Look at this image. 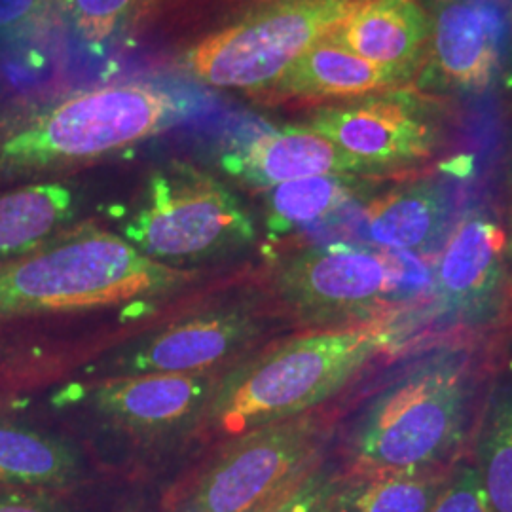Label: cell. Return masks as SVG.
Segmentation results:
<instances>
[{"label":"cell","instance_id":"obj_1","mask_svg":"<svg viewBox=\"0 0 512 512\" xmlns=\"http://www.w3.org/2000/svg\"><path fill=\"white\" fill-rule=\"evenodd\" d=\"M198 281V270L158 264L95 222H74L0 262V403L54 382L82 317L120 311L147 319Z\"/></svg>","mask_w":512,"mask_h":512},{"label":"cell","instance_id":"obj_2","mask_svg":"<svg viewBox=\"0 0 512 512\" xmlns=\"http://www.w3.org/2000/svg\"><path fill=\"white\" fill-rule=\"evenodd\" d=\"M393 319L300 330L249 353L220 374L200 429L224 439L323 408L391 348Z\"/></svg>","mask_w":512,"mask_h":512},{"label":"cell","instance_id":"obj_3","mask_svg":"<svg viewBox=\"0 0 512 512\" xmlns=\"http://www.w3.org/2000/svg\"><path fill=\"white\" fill-rule=\"evenodd\" d=\"M478 365L463 344L403 368L363 406L346 444L348 473L423 471L463 456L475 425Z\"/></svg>","mask_w":512,"mask_h":512},{"label":"cell","instance_id":"obj_4","mask_svg":"<svg viewBox=\"0 0 512 512\" xmlns=\"http://www.w3.org/2000/svg\"><path fill=\"white\" fill-rule=\"evenodd\" d=\"M175 99L148 84H112L0 112V190L59 181L160 135Z\"/></svg>","mask_w":512,"mask_h":512},{"label":"cell","instance_id":"obj_5","mask_svg":"<svg viewBox=\"0 0 512 512\" xmlns=\"http://www.w3.org/2000/svg\"><path fill=\"white\" fill-rule=\"evenodd\" d=\"M120 236L141 255L171 268L238 255L258 228L232 188L198 165L171 160L148 173Z\"/></svg>","mask_w":512,"mask_h":512},{"label":"cell","instance_id":"obj_6","mask_svg":"<svg viewBox=\"0 0 512 512\" xmlns=\"http://www.w3.org/2000/svg\"><path fill=\"white\" fill-rule=\"evenodd\" d=\"M401 256V255H399ZM401 260L355 245L304 247L275 260L266 298L298 330L359 327L395 317Z\"/></svg>","mask_w":512,"mask_h":512},{"label":"cell","instance_id":"obj_7","mask_svg":"<svg viewBox=\"0 0 512 512\" xmlns=\"http://www.w3.org/2000/svg\"><path fill=\"white\" fill-rule=\"evenodd\" d=\"M361 2L365 0H266L194 42L181 65L205 86L256 97Z\"/></svg>","mask_w":512,"mask_h":512},{"label":"cell","instance_id":"obj_8","mask_svg":"<svg viewBox=\"0 0 512 512\" xmlns=\"http://www.w3.org/2000/svg\"><path fill=\"white\" fill-rule=\"evenodd\" d=\"M332 435L325 406L236 435L190 480L175 512L260 511L327 458Z\"/></svg>","mask_w":512,"mask_h":512},{"label":"cell","instance_id":"obj_9","mask_svg":"<svg viewBox=\"0 0 512 512\" xmlns=\"http://www.w3.org/2000/svg\"><path fill=\"white\" fill-rule=\"evenodd\" d=\"M270 304L243 296L162 325L93 366L99 378L150 372H205L234 365L268 329Z\"/></svg>","mask_w":512,"mask_h":512},{"label":"cell","instance_id":"obj_10","mask_svg":"<svg viewBox=\"0 0 512 512\" xmlns=\"http://www.w3.org/2000/svg\"><path fill=\"white\" fill-rule=\"evenodd\" d=\"M224 370L99 378L84 387H63L55 403H86L112 431L139 442H158L200 425Z\"/></svg>","mask_w":512,"mask_h":512},{"label":"cell","instance_id":"obj_11","mask_svg":"<svg viewBox=\"0 0 512 512\" xmlns=\"http://www.w3.org/2000/svg\"><path fill=\"white\" fill-rule=\"evenodd\" d=\"M310 128L380 175L429 158L437 129L412 99L397 93L368 95L313 110Z\"/></svg>","mask_w":512,"mask_h":512},{"label":"cell","instance_id":"obj_12","mask_svg":"<svg viewBox=\"0 0 512 512\" xmlns=\"http://www.w3.org/2000/svg\"><path fill=\"white\" fill-rule=\"evenodd\" d=\"M507 232L486 215L458 222L435 266L442 311L465 325L501 321Z\"/></svg>","mask_w":512,"mask_h":512},{"label":"cell","instance_id":"obj_13","mask_svg":"<svg viewBox=\"0 0 512 512\" xmlns=\"http://www.w3.org/2000/svg\"><path fill=\"white\" fill-rule=\"evenodd\" d=\"M219 164L232 179L260 192L277 184L323 175L382 177L310 126L253 133L222 150Z\"/></svg>","mask_w":512,"mask_h":512},{"label":"cell","instance_id":"obj_14","mask_svg":"<svg viewBox=\"0 0 512 512\" xmlns=\"http://www.w3.org/2000/svg\"><path fill=\"white\" fill-rule=\"evenodd\" d=\"M414 73L412 69L372 63L327 35L300 55L266 92L253 99L264 105L351 101L393 92Z\"/></svg>","mask_w":512,"mask_h":512},{"label":"cell","instance_id":"obj_15","mask_svg":"<svg viewBox=\"0 0 512 512\" xmlns=\"http://www.w3.org/2000/svg\"><path fill=\"white\" fill-rule=\"evenodd\" d=\"M505 25L497 10L448 0L431 19V52L440 78L461 90H484L499 69Z\"/></svg>","mask_w":512,"mask_h":512},{"label":"cell","instance_id":"obj_16","mask_svg":"<svg viewBox=\"0 0 512 512\" xmlns=\"http://www.w3.org/2000/svg\"><path fill=\"white\" fill-rule=\"evenodd\" d=\"M84 476L78 446L0 403V486L61 494Z\"/></svg>","mask_w":512,"mask_h":512},{"label":"cell","instance_id":"obj_17","mask_svg":"<svg viewBox=\"0 0 512 512\" xmlns=\"http://www.w3.org/2000/svg\"><path fill=\"white\" fill-rule=\"evenodd\" d=\"M329 37L372 63L416 71L431 19L418 0H365Z\"/></svg>","mask_w":512,"mask_h":512},{"label":"cell","instance_id":"obj_18","mask_svg":"<svg viewBox=\"0 0 512 512\" xmlns=\"http://www.w3.org/2000/svg\"><path fill=\"white\" fill-rule=\"evenodd\" d=\"M363 219L372 243L389 251L414 253L442 238L448 202L435 183L403 184L368 203Z\"/></svg>","mask_w":512,"mask_h":512},{"label":"cell","instance_id":"obj_19","mask_svg":"<svg viewBox=\"0 0 512 512\" xmlns=\"http://www.w3.org/2000/svg\"><path fill=\"white\" fill-rule=\"evenodd\" d=\"M78 205L76 190L61 179L0 190V262L31 253L73 226Z\"/></svg>","mask_w":512,"mask_h":512},{"label":"cell","instance_id":"obj_20","mask_svg":"<svg viewBox=\"0 0 512 512\" xmlns=\"http://www.w3.org/2000/svg\"><path fill=\"white\" fill-rule=\"evenodd\" d=\"M473 458L490 512H512V372L494 376L473 425Z\"/></svg>","mask_w":512,"mask_h":512},{"label":"cell","instance_id":"obj_21","mask_svg":"<svg viewBox=\"0 0 512 512\" xmlns=\"http://www.w3.org/2000/svg\"><path fill=\"white\" fill-rule=\"evenodd\" d=\"M372 181L376 179L323 175L262 190L266 230L275 239L306 230L355 202Z\"/></svg>","mask_w":512,"mask_h":512},{"label":"cell","instance_id":"obj_22","mask_svg":"<svg viewBox=\"0 0 512 512\" xmlns=\"http://www.w3.org/2000/svg\"><path fill=\"white\" fill-rule=\"evenodd\" d=\"M452 467L423 471L348 473L334 495L332 512H431Z\"/></svg>","mask_w":512,"mask_h":512},{"label":"cell","instance_id":"obj_23","mask_svg":"<svg viewBox=\"0 0 512 512\" xmlns=\"http://www.w3.org/2000/svg\"><path fill=\"white\" fill-rule=\"evenodd\" d=\"M262 2L266 0H152L133 29L198 42Z\"/></svg>","mask_w":512,"mask_h":512},{"label":"cell","instance_id":"obj_24","mask_svg":"<svg viewBox=\"0 0 512 512\" xmlns=\"http://www.w3.org/2000/svg\"><path fill=\"white\" fill-rule=\"evenodd\" d=\"M55 8L90 44H103L129 31L152 0H52Z\"/></svg>","mask_w":512,"mask_h":512},{"label":"cell","instance_id":"obj_25","mask_svg":"<svg viewBox=\"0 0 512 512\" xmlns=\"http://www.w3.org/2000/svg\"><path fill=\"white\" fill-rule=\"evenodd\" d=\"M344 475L346 471L325 458L302 480H298L293 488L256 512H332L334 495Z\"/></svg>","mask_w":512,"mask_h":512},{"label":"cell","instance_id":"obj_26","mask_svg":"<svg viewBox=\"0 0 512 512\" xmlns=\"http://www.w3.org/2000/svg\"><path fill=\"white\" fill-rule=\"evenodd\" d=\"M461 458L454 463L448 484L431 512H490L475 463Z\"/></svg>","mask_w":512,"mask_h":512},{"label":"cell","instance_id":"obj_27","mask_svg":"<svg viewBox=\"0 0 512 512\" xmlns=\"http://www.w3.org/2000/svg\"><path fill=\"white\" fill-rule=\"evenodd\" d=\"M0 512H74L61 494L0 486Z\"/></svg>","mask_w":512,"mask_h":512},{"label":"cell","instance_id":"obj_28","mask_svg":"<svg viewBox=\"0 0 512 512\" xmlns=\"http://www.w3.org/2000/svg\"><path fill=\"white\" fill-rule=\"evenodd\" d=\"M52 0H0V35L35 23Z\"/></svg>","mask_w":512,"mask_h":512},{"label":"cell","instance_id":"obj_29","mask_svg":"<svg viewBox=\"0 0 512 512\" xmlns=\"http://www.w3.org/2000/svg\"><path fill=\"white\" fill-rule=\"evenodd\" d=\"M505 232H507V249H505V294H503L501 323L512 329V205L509 211V228Z\"/></svg>","mask_w":512,"mask_h":512}]
</instances>
